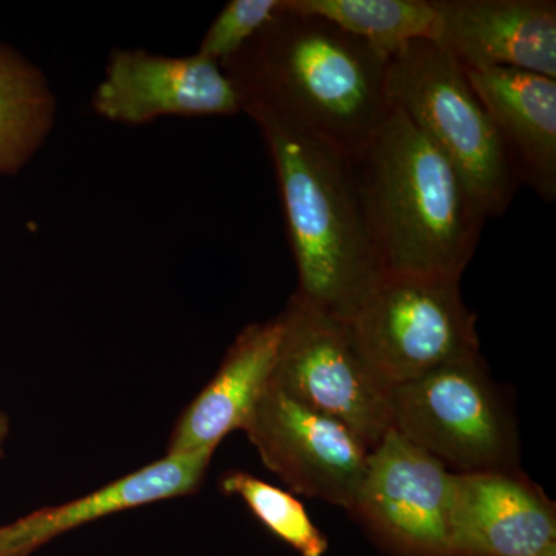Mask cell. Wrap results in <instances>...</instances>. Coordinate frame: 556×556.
<instances>
[{
  "mask_svg": "<svg viewBox=\"0 0 556 556\" xmlns=\"http://www.w3.org/2000/svg\"><path fill=\"white\" fill-rule=\"evenodd\" d=\"M244 105L258 121L276 166L298 265L295 295L311 308L351 324L386 277L356 163L268 109Z\"/></svg>",
  "mask_w": 556,
  "mask_h": 556,
  "instance_id": "cell-1",
  "label": "cell"
},
{
  "mask_svg": "<svg viewBox=\"0 0 556 556\" xmlns=\"http://www.w3.org/2000/svg\"><path fill=\"white\" fill-rule=\"evenodd\" d=\"M354 163L386 276L463 277L486 217L452 161L391 104Z\"/></svg>",
  "mask_w": 556,
  "mask_h": 556,
  "instance_id": "cell-2",
  "label": "cell"
},
{
  "mask_svg": "<svg viewBox=\"0 0 556 556\" xmlns=\"http://www.w3.org/2000/svg\"><path fill=\"white\" fill-rule=\"evenodd\" d=\"M265 39L251 100L356 160L382 126L391 101L388 56L331 22L285 10Z\"/></svg>",
  "mask_w": 556,
  "mask_h": 556,
  "instance_id": "cell-3",
  "label": "cell"
},
{
  "mask_svg": "<svg viewBox=\"0 0 556 556\" xmlns=\"http://www.w3.org/2000/svg\"><path fill=\"white\" fill-rule=\"evenodd\" d=\"M387 90L391 104L452 161L485 217H501L521 181L463 65L437 40H413L388 56Z\"/></svg>",
  "mask_w": 556,
  "mask_h": 556,
  "instance_id": "cell-4",
  "label": "cell"
},
{
  "mask_svg": "<svg viewBox=\"0 0 556 556\" xmlns=\"http://www.w3.org/2000/svg\"><path fill=\"white\" fill-rule=\"evenodd\" d=\"M391 427L452 473L519 468L517 420L481 356L391 388Z\"/></svg>",
  "mask_w": 556,
  "mask_h": 556,
  "instance_id": "cell-5",
  "label": "cell"
},
{
  "mask_svg": "<svg viewBox=\"0 0 556 556\" xmlns=\"http://www.w3.org/2000/svg\"><path fill=\"white\" fill-rule=\"evenodd\" d=\"M459 281L386 276L351 321L362 353L388 387L479 356L477 316Z\"/></svg>",
  "mask_w": 556,
  "mask_h": 556,
  "instance_id": "cell-6",
  "label": "cell"
},
{
  "mask_svg": "<svg viewBox=\"0 0 556 556\" xmlns=\"http://www.w3.org/2000/svg\"><path fill=\"white\" fill-rule=\"evenodd\" d=\"M273 386L302 404L334 417L369 450L391 428V388L358 346L353 327L289 300Z\"/></svg>",
  "mask_w": 556,
  "mask_h": 556,
  "instance_id": "cell-7",
  "label": "cell"
},
{
  "mask_svg": "<svg viewBox=\"0 0 556 556\" xmlns=\"http://www.w3.org/2000/svg\"><path fill=\"white\" fill-rule=\"evenodd\" d=\"M452 490V471L391 427L369 452L350 515L394 555L456 556Z\"/></svg>",
  "mask_w": 556,
  "mask_h": 556,
  "instance_id": "cell-8",
  "label": "cell"
},
{
  "mask_svg": "<svg viewBox=\"0 0 556 556\" xmlns=\"http://www.w3.org/2000/svg\"><path fill=\"white\" fill-rule=\"evenodd\" d=\"M243 431L266 468L289 489L350 514L371 450L345 424L270 382Z\"/></svg>",
  "mask_w": 556,
  "mask_h": 556,
  "instance_id": "cell-9",
  "label": "cell"
},
{
  "mask_svg": "<svg viewBox=\"0 0 556 556\" xmlns=\"http://www.w3.org/2000/svg\"><path fill=\"white\" fill-rule=\"evenodd\" d=\"M101 116L142 124L166 115H233L243 100L217 62L195 54L155 56L146 51H116L93 97Z\"/></svg>",
  "mask_w": 556,
  "mask_h": 556,
  "instance_id": "cell-10",
  "label": "cell"
},
{
  "mask_svg": "<svg viewBox=\"0 0 556 556\" xmlns=\"http://www.w3.org/2000/svg\"><path fill=\"white\" fill-rule=\"evenodd\" d=\"M456 556H541L556 547V507L519 468L453 473Z\"/></svg>",
  "mask_w": 556,
  "mask_h": 556,
  "instance_id": "cell-11",
  "label": "cell"
},
{
  "mask_svg": "<svg viewBox=\"0 0 556 556\" xmlns=\"http://www.w3.org/2000/svg\"><path fill=\"white\" fill-rule=\"evenodd\" d=\"M437 42L463 68L525 70L556 79L555 0H437Z\"/></svg>",
  "mask_w": 556,
  "mask_h": 556,
  "instance_id": "cell-12",
  "label": "cell"
},
{
  "mask_svg": "<svg viewBox=\"0 0 556 556\" xmlns=\"http://www.w3.org/2000/svg\"><path fill=\"white\" fill-rule=\"evenodd\" d=\"M283 336V313L240 332L217 375L178 417L166 455L215 452L229 433L243 430L273 382Z\"/></svg>",
  "mask_w": 556,
  "mask_h": 556,
  "instance_id": "cell-13",
  "label": "cell"
},
{
  "mask_svg": "<svg viewBox=\"0 0 556 556\" xmlns=\"http://www.w3.org/2000/svg\"><path fill=\"white\" fill-rule=\"evenodd\" d=\"M214 453L166 455L89 495L25 515L3 526L7 556H28L62 533L119 511L192 495L203 484Z\"/></svg>",
  "mask_w": 556,
  "mask_h": 556,
  "instance_id": "cell-14",
  "label": "cell"
},
{
  "mask_svg": "<svg viewBox=\"0 0 556 556\" xmlns=\"http://www.w3.org/2000/svg\"><path fill=\"white\" fill-rule=\"evenodd\" d=\"M510 153L519 181L556 199V79L525 70L464 68Z\"/></svg>",
  "mask_w": 556,
  "mask_h": 556,
  "instance_id": "cell-15",
  "label": "cell"
},
{
  "mask_svg": "<svg viewBox=\"0 0 556 556\" xmlns=\"http://www.w3.org/2000/svg\"><path fill=\"white\" fill-rule=\"evenodd\" d=\"M283 7L331 22L387 56L413 40L438 38L437 0H283Z\"/></svg>",
  "mask_w": 556,
  "mask_h": 556,
  "instance_id": "cell-16",
  "label": "cell"
},
{
  "mask_svg": "<svg viewBox=\"0 0 556 556\" xmlns=\"http://www.w3.org/2000/svg\"><path fill=\"white\" fill-rule=\"evenodd\" d=\"M54 100L38 70L0 47V174L21 169L53 124Z\"/></svg>",
  "mask_w": 556,
  "mask_h": 556,
  "instance_id": "cell-17",
  "label": "cell"
},
{
  "mask_svg": "<svg viewBox=\"0 0 556 556\" xmlns=\"http://www.w3.org/2000/svg\"><path fill=\"white\" fill-rule=\"evenodd\" d=\"M219 489L226 495L241 497L252 515L300 556L327 554V538L291 493L241 470L223 475Z\"/></svg>",
  "mask_w": 556,
  "mask_h": 556,
  "instance_id": "cell-18",
  "label": "cell"
},
{
  "mask_svg": "<svg viewBox=\"0 0 556 556\" xmlns=\"http://www.w3.org/2000/svg\"><path fill=\"white\" fill-rule=\"evenodd\" d=\"M283 11V0H232L212 22L201 56L212 61L232 60Z\"/></svg>",
  "mask_w": 556,
  "mask_h": 556,
  "instance_id": "cell-19",
  "label": "cell"
},
{
  "mask_svg": "<svg viewBox=\"0 0 556 556\" xmlns=\"http://www.w3.org/2000/svg\"><path fill=\"white\" fill-rule=\"evenodd\" d=\"M10 433V419L7 413L0 408V456L3 455V445H5L7 438Z\"/></svg>",
  "mask_w": 556,
  "mask_h": 556,
  "instance_id": "cell-20",
  "label": "cell"
},
{
  "mask_svg": "<svg viewBox=\"0 0 556 556\" xmlns=\"http://www.w3.org/2000/svg\"><path fill=\"white\" fill-rule=\"evenodd\" d=\"M0 556L5 555V540H3V527H0Z\"/></svg>",
  "mask_w": 556,
  "mask_h": 556,
  "instance_id": "cell-21",
  "label": "cell"
},
{
  "mask_svg": "<svg viewBox=\"0 0 556 556\" xmlns=\"http://www.w3.org/2000/svg\"><path fill=\"white\" fill-rule=\"evenodd\" d=\"M541 556H556V547L551 548V551L546 552V554H543Z\"/></svg>",
  "mask_w": 556,
  "mask_h": 556,
  "instance_id": "cell-22",
  "label": "cell"
}]
</instances>
